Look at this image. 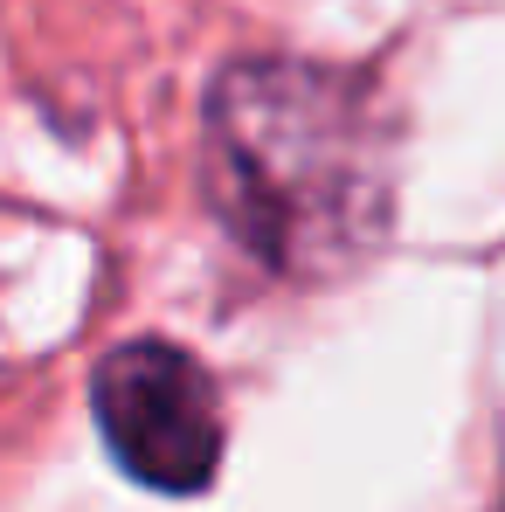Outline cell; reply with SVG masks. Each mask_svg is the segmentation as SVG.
Masks as SVG:
<instances>
[{
    "label": "cell",
    "instance_id": "obj_2",
    "mask_svg": "<svg viewBox=\"0 0 505 512\" xmlns=\"http://www.w3.org/2000/svg\"><path fill=\"white\" fill-rule=\"evenodd\" d=\"M90 416L111 464L167 499H194L222 471L215 374L173 340H118L90 374Z\"/></svg>",
    "mask_w": 505,
    "mask_h": 512
},
{
    "label": "cell",
    "instance_id": "obj_1",
    "mask_svg": "<svg viewBox=\"0 0 505 512\" xmlns=\"http://www.w3.org/2000/svg\"><path fill=\"white\" fill-rule=\"evenodd\" d=\"M201 194L270 277H346L395 215V132L374 77L312 56L222 63L201 104Z\"/></svg>",
    "mask_w": 505,
    "mask_h": 512
}]
</instances>
